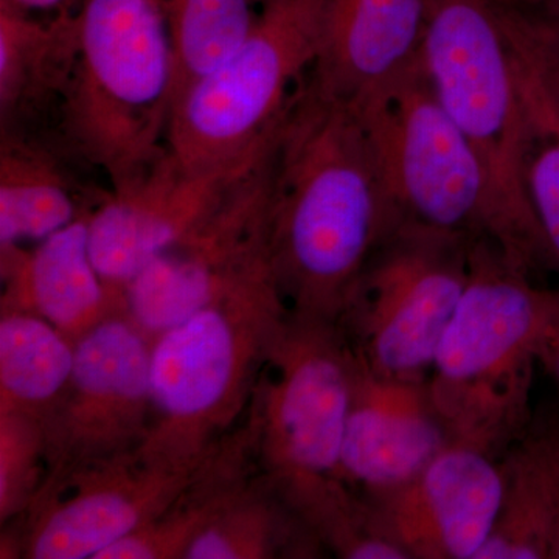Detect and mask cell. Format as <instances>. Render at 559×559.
<instances>
[{
	"instance_id": "cell-22",
	"label": "cell",
	"mask_w": 559,
	"mask_h": 559,
	"mask_svg": "<svg viewBox=\"0 0 559 559\" xmlns=\"http://www.w3.org/2000/svg\"><path fill=\"white\" fill-rule=\"evenodd\" d=\"M75 341L32 312L0 310V412L43 418L68 388Z\"/></svg>"
},
{
	"instance_id": "cell-11",
	"label": "cell",
	"mask_w": 559,
	"mask_h": 559,
	"mask_svg": "<svg viewBox=\"0 0 559 559\" xmlns=\"http://www.w3.org/2000/svg\"><path fill=\"white\" fill-rule=\"evenodd\" d=\"M266 150L124 289V312L151 341L271 266Z\"/></svg>"
},
{
	"instance_id": "cell-13",
	"label": "cell",
	"mask_w": 559,
	"mask_h": 559,
	"mask_svg": "<svg viewBox=\"0 0 559 559\" xmlns=\"http://www.w3.org/2000/svg\"><path fill=\"white\" fill-rule=\"evenodd\" d=\"M498 457L450 443L414 479L364 496L380 535L409 559H476L502 502Z\"/></svg>"
},
{
	"instance_id": "cell-26",
	"label": "cell",
	"mask_w": 559,
	"mask_h": 559,
	"mask_svg": "<svg viewBox=\"0 0 559 559\" xmlns=\"http://www.w3.org/2000/svg\"><path fill=\"white\" fill-rule=\"evenodd\" d=\"M527 94L532 134L525 159V186L546 245L549 267L559 277V131L546 110Z\"/></svg>"
},
{
	"instance_id": "cell-31",
	"label": "cell",
	"mask_w": 559,
	"mask_h": 559,
	"mask_svg": "<svg viewBox=\"0 0 559 559\" xmlns=\"http://www.w3.org/2000/svg\"><path fill=\"white\" fill-rule=\"evenodd\" d=\"M255 3H260V5H263V3L270 2V0H253Z\"/></svg>"
},
{
	"instance_id": "cell-25",
	"label": "cell",
	"mask_w": 559,
	"mask_h": 559,
	"mask_svg": "<svg viewBox=\"0 0 559 559\" xmlns=\"http://www.w3.org/2000/svg\"><path fill=\"white\" fill-rule=\"evenodd\" d=\"M525 86L559 131V35L524 0H495Z\"/></svg>"
},
{
	"instance_id": "cell-20",
	"label": "cell",
	"mask_w": 559,
	"mask_h": 559,
	"mask_svg": "<svg viewBox=\"0 0 559 559\" xmlns=\"http://www.w3.org/2000/svg\"><path fill=\"white\" fill-rule=\"evenodd\" d=\"M500 465L498 520L476 559H550L559 514V426L527 429Z\"/></svg>"
},
{
	"instance_id": "cell-16",
	"label": "cell",
	"mask_w": 559,
	"mask_h": 559,
	"mask_svg": "<svg viewBox=\"0 0 559 559\" xmlns=\"http://www.w3.org/2000/svg\"><path fill=\"white\" fill-rule=\"evenodd\" d=\"M428 0H323L312 86L359 105L419 57Z\"/></svg>"
},
{
	"instance_id": "cell-12",
	"label": "cell",
	"mask_w": 559,
	"mask_h": 559,
	"mask_svg": "<svg viewBox=\"0 0 559 559\" xmlns=\"http://www.w3.org/2000/svg\"><path fill=\"white\" fill-rule=\"evenodd\" d=\"M200 468H165L132 455L75 474L13 521L21 530L2 539L0 558L97 559L164 513Z\"/></svg>"
},
{
	"instance_id": "cell-15",
	"label": "cell",
	"mask_w": 559,
	"mask_h": 559,
	"mask_svg": "<svg viewBox=\"0 0 559 559\" xmlns=\"http://www.w3.org/2000/svg\"><path fill=\"white\" fill-rule=\"evenodd\" d=\"M447 444L426 381L380 377L355 359L341 459L353 491L370 496L406 484Z\"/></svg>"
},
{
	"instance_id": "cell-2",
	"label": "cell",
	"mask_w": 559,
	"mask_h": 559,
	"mask_svg": "<svg viewBox=\"0 0 559 559\" xmlns=\"http://www.w3.org/2000/svg\"><path fill=\"white\" fill-rule=\"evenodd\" d=\"M353 378L355 356L337 323L289 312L242 423L261 479L329 547L362 510L341 465Z\"/></svg>"
},
{
	"instance_id": "cell-17",
	"label": "cell",
	"mask_w": 559,
	"mask_h": 559,
	"mask_svg": "<svg viewBox=\"0 0 559 559\" xmlns=\"http://www.w3.org/2000/svg\"><path fill=\"white\" fill-rule=\"evenodd\" d=\"M90 216L36 245L0 249V310L32 312L72 341L124 311L91 259Z\"/></svg>"
},
{
	"instance_id": "cell-30",
	"label": "cell",
	"mask_w": 559,
	"mask_h": 559,
	"mask_svg": "<svg viewBox=\"0 0 559 559\" xmlns=\"http://www.w3.org/2000/svg\"><path fill=\"white\" fill-rule=\"evenodd\" d=\"M550 559H559V514L557 525H555L554 540H551Z\"/></svg>"
},
{
	"instance_id": "cell-9",
	"label": "cell",
	"mask_w": 559,
	"mask_h": 559,
	"mask_svg": "<svg viewBox=\"0 0 559 559\" xmlns=\"http://www.w3.org/2000/svg\"><path fill=\"white\" fill-rule=\"evenodd\" d=\"M352 108L362 121L390 207L400 219L488 237L484 164L440 105L419 57Z\"/></svg>"
},
{
	"instance_id": "cell-21",
	"label": "cell",
	"mask_w": 559,
	"mask_h": 559,
	"mask_svg": "<svg viewBox=\"0 0 559 559\" xmlns=\"http://www.w3.org/2000/svg\"><path fill=\"white\" fill-rule=\"evenodd\" d=\"M316 544H322L316 533L257 473L202 528L183 559L310 558Z\"/></svg>"
},
{
	"instance_id": "cell-3",
	"label": "cell",
	"mask_w": 559,
	"mask_h": 559,
	"mask_svg": "<svg viewBox=\"0 0 559 559\" xmlns=\"http://www.w3.org/2000/svg\"><path fill=\"white\" fill-rule=\"evenodd\" d=\"M288 304L267 266L151 342V418L139 457L197 469L242 425Z\"/></svg>"
},
{
	"instance_id": "cell-5",
	"label": "cell",
	"mask_w": 559,
	"mask_h": 559,
	"mask_svg": "<svg viewBox=\"0 0 559 559\" xmlns=\"http://www.w3.org/2000/svg\"><path fill=\"white\" fill-rule=\"evenodd\" d=\"M550 290L488 237L474 238L468 282L426 380L450 443L498 457L527 432Z\"/></svg>"
},
{
	"instance_id": "cell-14",
	"label": "cell",
	"mask_w": 559,
	"mask_h": 559,
	"mask_svg": "<svg viewBox=\"0 0 559 559\" xmlns=\"http://www.w3.org/2000/svg\"><path fill=\"white\" fill-rule=\"evenodd\" d=\"M245 167L191 173L167 148L134 179L109 189L91 213L87 238L95 270L121 304L132 280L183 237Z\"/></svg>"
},
{
	"instance_id": "cell-23",
	"label": "cell",
	"mask_w": 559,
	"mask_h": 559,
	"mask_svg": "<svg viewBox=\"0 0 559 559\" xmlns=\"http://www.w3.org/2000/svg\"><path fill=\"white\" fill-rule=\"evenodd\" d=\"M253 0H164L173 50V106L252 32Z\"/></svg>"
},
{
	"instance_id": "cell-4",
	"label": "cell",
	"mask_w": 559,
	"mask_h": 559,
	"mask_svg": "<svg viewBox=\"0 0 559 559\" xmlns=\"http://www.w3.org/2000/svg\"><path fill=\"white\" fill-rule=\"evenodd\" d=\"M419 60L440 105L484 164L489 240L533 277L550 271L525 186L527 95L495 0H428Z\"/></svg>"
},
{
	"instance_id": "cell-24",
	"label": "cell",
	"mask_w": 559,
	"mask_h": 559,
	"mask_svg": "<svg viewBox=\"0 0 559 559\" xmlns=\"http://www.w3.org/2000/svg\"><path fill=\"white\" fill-rule=\"evenodd\" d=\"M43 419L0 412V524L20 520L46 480Z\"/></svg>"
},
{
	"instance_id": "cell-19",
	"label": "cell",
	"mask_w": 559,
	"mask_h": 559,
	"mask_svg": "<svg viewBox=\"0 0 559 559\" xmlns=\"http://www.w3.org/2000/svg\"><path fill=\"white\" fill-rule=\"evenodd\" d=\"M86 167L57 134H0V249L36 245L91 215L109 190L83 179Z\"/></svg>"
},
{
	"instance_id": "cell-6",
	"label": "cell",
	"mask_w": 559,
	"mask_h": 559,
	"mask_svg": "<svg viewBox=\"0 0 559 559\" xmlns=\"http://www.w3.org/2000/svg\"><path fill=\"white\" fill-rule=\"evenodd\" d=\"M79 60L58 138L110 189L167 151L173 50L164 0H80Z\"/></svg>"
},
{
	"instance_id": "cell-18",
	"label": "cell",
	"mask_w": 559,
	"mask_h": 559,
	"mask_svg": "<svg viewBox=\"0 0 559 559\" xmlns=\"http://www.w3.org/2000/svg\"><path fill=\"white\" fill-rule=\"evenodd\" d=\"M76 60L75 13L43 21L0 0V134H58Z\"/></svg>"
},
{
	"instance_id": "cell-7",
	"label": "cell",
	"mask_w": 559,
	"mask_h": 559,
	"mask_svg": "<svg viewBox=\"0 0 559 559\" xmlns=\"http://www.w3.org/2000/svg\"><path fill=\"white\" fill-rule=\"evenodd\" d=\"M323 0H270L227 60L171 109L167 148L191 173L238 170L263 153L310 72Z\"/></svg>"
},
{
	"instance_id": "cell-8",
	"label": "cell",
	"mask_w": 559,
	"mask_h": 559,
	"mask_svg": "<svg viewBox=\"0 0 559 559\" xmlns=\"http://www.w3.org/2000/svg\"><path fill=\"white\" fill-rule=\"evenodd\" d=\"M476 237L396 219L353 286L337 326L360 366L426 381L469 274Z\"/></svg>"
},
{
	"instance_id": "cell-27",
	"label": "cell",
	"mask_w": 559,
	"mask_h": 559,
	"mask_svg": "<svg viewBox=\"0 0 559 559\" xmlns=\"http://www.w3.org/2000/svg\"><path fill=\"white\" fill-rule=\"evenodd\" d=\"M538 362L559 388V288L550 290L549 311L540 334Z\"/></svg>"
},
{
	"instance_id": "cell-1",
	"label": "cell",
	"mask_w": 559,
	"mask_h": 559,
	"mask_svg": "<svg viewBox=\"0 0 559 559\" xmlns=\"http://www.w3.org/2000/svg\"><path fill=\"white\" fill-rule=\"evenodd\" d=\"M270 253L290 312L337 323L399 216L356 110L308 80L266 150Z\"/></svg>"
},
{
	"instance_id": "cell-29",
	"label": "cell",
	"mask_w": 559,
	"mask_h": 559,
	"mask_svg": "<svg viewBox=\"0 0 559 559\" xmlns=\"http://www.w3.org/2000/svg\"><path fill=\"white\" fill-rule=\"evenodd\" d=\"M524 2L559 35V0H524Z\"/></svg>"
},
{
	"instance_id": "cell-28",
	"label": "cell",
	"mask_w": 559,
	"mask_h": 559,
	"mask_svg": "<svg viewBox=\"0 0 559 559\" xmlns=\"http://www.w3.org/2000/svg\"><path fill=\"white\" fill-rule=\"evenodd\" d=\"M17 9L27 13H51L57 14L75 13L80 0H10Z\"/></svg>"
},
{
	"instance_id": "cell-10",
	"label": "cell",
	"mask_w": 559,
	"mask_h": 559,
	"mask_svg": "<svg viewBox=\"0 0 559 559\" xmlns=\"http://www.w3.org/2000/svg\"><path fill=\"white\" fill-rule=\"evenodd\" d=\"M151 342L124 311L75 341L68 388L40 418L47 474L33 503L75 474L142 450L151 418Z\"/></svg>"
}]
</instances>
